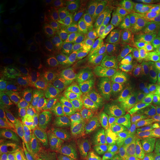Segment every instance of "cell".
<instances>
[{
	"instance_id": "6da1fadb",
	"label": "cell",
	"mask_w": 160,
	"mask_h": 160,
	"mask_svg": "<svg viewBox=\"0 0 160 160\" xmlns=\"http://www.w3.org/2000/svg\"><path fill=\"white\" fill-rule=\"evenodd\" d=\"M128 103L141 129L151 128L159 109V104L144 88H138L134 92L126 95Z\"/></svg>"
},
{
	"instance_id": "7a4b0ae2",
	"label": "cell",
	"mask_w": 160,
	"mask_h": 160,
	"mask_svg": "<svg viewBox=\"0 0 160 160\" xmlns=\"http://www.w3.org/2000/svg\"><path fill=\"white\" fill-rule=\"evenodd\" d=\"M117 32V35L123 53L128 51L144 53L148 51L145 25L125 18L118 25Z\"/></svg>"
},
{
	"instance_id": "3957f363",
	"label": "cell",
	"mask_w": 160,
	"mask_h": 160,
	"mask_svg": "<svg viewBox=\"0 0 160 160\" xmlns=\"http://www.w3.org/2000/svg\"><path fill=\"white\" fill-rule=\"evenodd\" d=\"M107 74L113 88L121 94L128 95L139 88L141 79L118 57L109 60Z\"/></svg>"
},
{
	"instance_id": "277c9868",
	"label": "cell",
	"mask_w": 160,
	"mask_h": 160,
	"mask_svg": "<svg viewBox=\"0 0 160 160\" xmlns=\"http://www.w3.org/2000/svg\"><path fill=\"white\" fill-rule=\"evenodd\" d=\"M84 93L90 110L95 113L98 122L102 125L112 101L108 88L101 80H91L88 82Z\"/></svg>"
},
{
	"instance_id": "5b68a950",
	"label": "cell",
	"mask_w": 160,
	"mask_h": 160,
	"mask_svg": "<svg viewBox=\"0 0 160 160\" xmlns=\"http://www.w3.org/2000/svg\"><path fill=\"white\" fill-rule=\"evenodd\" d=\"M30 67L31 63L19 64L13 68L12 76L17 94L27 105L31 106L42 93L32 79Z\"/></svg>"
},
{
	"instance_id": "8992f818",
	"label": "cell",
	"mask_w": 160,
	"mask_h": 160,
	"mask_svg": "<svg viewBox=\"0 0 160 160\" xmlns=\"http://www.w3.org/2000/svg\"><path fill=\"white\" fill-rule=\"evenodd\" d=\"M109 119L117 128L128 133H137L141 128L134 113L125 98L115 97L112 99L109 109Z\"/></svg>"
},
{
	"instance_id": "52a82bcc",
	"label": "cell",
	"mask_w": 160,
	"mask_h": 160,
	"mask_svg": "<svg viewBox=\"0 0 160 160\" xmlns=\"http://www.w3.org/2000/svg\"><path fill=\"white\" fill-rule=\"evenodd\" d=\"M160 17V1L157 0H136L125 16L137 22L144 24Z\"/></svg>"
},
{
	"instance_id": "ba28073f",
	"label": "cell",
	"mask_w": 160,
	"mask_h": 160,
	"mask_svg": "<svg viewBox=\"0 0 160 160\" xmlns=\"http://www.w3.org/2000/svg\"><path fill=\"white\" fill-rule=\"evenodd\" d=\"M97 48L104 61L111 60L123 53L117 33L113 30H105L98 35Z\"/></svg>"
},
{
	"instance_id": "9c48e42d",
	"label": "cell",
	"mask_w": 160,
	"mask_h": 160,
	"mask_svg": "<svg viewBox=\"0 0 160 160\" xmlns=\"http://www.w3.org/2000/svg\"><path fill=\"white\" fill-rule=\"evenodd\" d=\"M117 57L141 80L152 72L151 60L141 52H125Z\"/></svg>"
},
{
	"instance_id": "30bf717a",
	"label": "cell",
	"mask_w": 160,
	"mask_h": 160,
	"mask_svg": "<svg viewBox=\"0 0 160 160\" xmlns=\"http://www.w3.org/2000/svg\"><path fill=\"white\" fill-rule=\"evenodd\" d=\"M37 147L42 155L48 160H71L66 148L57 139L42 136L37 140Z\"/></svg>"
},
{
	"instance_id": "8fae6325",
	"label": "cell",
	"mask_w": 160,
	"mask_h": 160,
	"mask_svg": "<svg viewBox=\"0 0 160 160\" xmlns=\"http://www.w3.org/2000/svg\"><path fill=\"white\" fill-rule=\"evenodd\" d=\"M116 160H148L140 144L134 139H127L115 151Z\"/></svg>"
},
{
	"instance_id": "7c38bea8",
	"label": "cell",
	"mask_w": 160,
	"mask_h": 160,
	"mask_svg": "<svg viewBox=\"0 0 160 160\" xmlns=\"http://www.w3.org/2000/svg\"><path fill=\"white\" fill-rule=\"evenodd\" d=\"M4 153L9 160H29L34 155V149L31 144L22 140L11 142L5 147Z\"/></svg>"
},
{
	"instance_id": "4fadbf2b",
	"label": "cell",
	"mask_w": 160,
	"mask_h": 160,
	"mask_svg": "<svg viewBox=\"0 0 160 160\" xmlns=\"http://www.w3.org/2000/svg\"><path fill=\"white\" fill-rule=\"evenodd\" d=\"M66 123L72 128L87 131L93 128L97 124L96 115L91 110H86L79 113L68 116Z\"/></svg>"
},
{
	"instance_id": "5bb4252c",
	"label": "cell",
	"mask_w": 160,
	"mask_h": 160,
	"mask_svg": "<svg viewBox=\"0 0 160 160\" xmlns=\"http://www.w3.org/2000/svg\"><path fill=\"white\" fill-rule=\"evenodd\" d=\"M93 22V11L91 3L85 1L80 3L77 17V30L82 38H87L91 33Z\"/></svg>"
},
{
	"instance_id": "9a60e30c",
	"label": "cell",
	"mask_w": 160,
	"mask_h": 160,
	"mask_svg": "<svg viewBox=\"0 0 160 160\" xmlns=\"http://www.w3.org/2000/svg\"><path fill=\"white\" fill-rule=\"evenodd\" d=\"M140 146L148 160H160V136L151 131L141 137Z\"/></svg>"
},
{
	"instance_id": "2e32d148",
	"label": "cell",
	"mask_w": 160,
	"mask_h": 160,
	"mask_svg": "<svg viewBox=\"0 0 160 160\" xmlns=\"http://www.w3.org/2000/svg\"><path fill=\"white\" fill-rule=\"evenodd\" d=\"M54 68L55 66L37 65L33 63H31L30 73L32 79L42 93L45 91L46 85L53 76Z\"/></svg>"
},
{
	"instance_id": "e0dca14e",
	"label": "cell",
	"mask_w": 160,
	"mask_h": 160,
	"mask_svg": "<svg viewBox=\"0 0 160 160\" xmlns=\"http://www.w3.org/2000/svg\"><path fill=\"white\" fill-rule=\"evenodd\" d=\"M148 51L157 53L160 51V17L145 24Z\"/></svg>"
},
{
	"instance_id": "ac0fdd59",
	"label": "cell",
	"mask_w": 160,
	"mask_h": 160,
	"mask_svg": "<svg viewBox=\"0 0 160 160\" xmlns=\"http://www.w3.org/2000/svg\"><path fill=\"white\" fill-rule=\"evenodd\" d=\"M66 2L64 0H44L42 2L39 12L43 16L44 22H51L56 19L65 8Z\"/></svg>"
},
{
	"instance_id": "d6986e66",
	"label": "cell",
	"mask_w": 160,
	"mask_h": 160,
	"mask_svg": "<svg viewBox=\"0 0 160 160\" xmlns=\"http://www.w3.org/2000/svg\"><path fill=\"white\" fill-rule=\"evenodd\" d=\"M23 125L22 118L13 108L6 117L0 119L1 131L6 134L18 133L22 129Z\"/></svg>"
},
{
	"instance_id": "ffe728a7",
	"label": "cell",
	"mask_w": 160,
	"mask_h": 160,
	"mask_svg": "<svg viewBox=\"0 0 160 160\" xmlns=\"http://www.w3.org/2000/svg\"><path fill=\"white\" fill-rule=\"evenodd\" d=\"M77 154L79 160H105L101 146L94 142L84 143Z\"/></svg>"
},
{
	"instance_id": "44dd1931",
	"label": "cell",
	"mask_w": 160,
	"mask_h": 160,
	"mask_svg": "<svg viewBox=\"0 0 160 160\" xmlns=\"http://www.w3.org/2000/svg\"><path fill=\"white\" fill-rule=\"evenodd\" d=\"M142 85L155 101L160 104V71H152L141 80Z\"/></svg>"
},
{
	"instance_id": "7402d4cb",
	"label": "cell",
	"mask_w": 160,
	"mask_h": 160,
	"mask_svg": "<svg viewBox=\"0 0 160 160\" xmlns=\"http://www.w3.org/2000/svg\"><path fill=\"white\" fill-rule=\"evenodd\" d=\"M86 110H90V108L84 91L78 93L65 105V111L68 115L74 114V113H79Z\"/></svg>"
},
{
	"instance_id": "603a6c76",
	"label": "cell",
	"mask_w": 160,
	"mask_h": 160,
	"mask_svg": "<svg viewBox=\"0 0 160 160\" xmlns=\"http://www.w3.org/2000/svg\"><path fill=\"white\" fill-rule=\"evenodd\" d=\"M107 9L113 17L127 15L132 5L134 3L133 0H108L105 1Z\"/></svg>"
},
{
	"instance_id": "cb8c5ba5",
	"label": "cell",
	"mask_w": 160,
	"mask_h": 160,
	"mask_svg": "<svg viewBox=\"0 0 160 160\" xmlns=\"http://www.w3.org/2000/svg\"><path fill=\"white\" fill-rule=\"evenodd\" d=\"M59 104L53 98L47 94L43 96L39 103V111L43 117L53 119L57 116Z\"/></svg>"
},
{
	"instance_id": "d4e9b609",
	"label": "cell",
	"mask_w": 160,
	"mask_h": 160,
	"mask_svg": "<svg viewBox=\"0 0 160 160\" xmlns=\"http://www.w3.org/2000/svg\"><path fill=\"white\" fill-rule=\"evenodd\" d=\"M8 55L11 61L19 63V65L28 64V62L31 61L33 57V53L31 50L20 47H16L10 49Z\"/></svg>"
},
{
	"instance_id": "484cf974",
	"label": "cell",
	"mask_w": 160,
	"mask_h": 160,
	"mask_svg": "<svg viewBox=\"0 0 160 160\" xmlns=\"http://www.w3.org/2000/svg\"><path fill=\"white\" fill-rule=\"evenodd\" d=\"M45 92L48 96L54 99L59 105H62L63 101V93L59 79L56 74H53L51 77L46 85Z\"/></svg>"
},
{
	"instance_id": "4316f807",
	"label": "cell",
	"mask_w": 160,
	"mask_h": 160,
	"mask_svg": "<svg viewBox=\"0 0 160 160\" xmlns=\"http://www.w3.org/2000/svg\"><path fill=\"white\" fill-rule=\"evenodd\" d=\"M13 8H14V3L11 4L10 5L6 6L1 9V13H0V31H1V33H5L13 28L11 25Z\"/></svg>"
},
{
	"instance_id": "83f0119b",
	"label": "cell",
	"mask_w": 160,
	"mask_h": 160,
	"mask_svg": "<svg viewBox=\"0 0 160 160\" xmlns=\"http://www.w3.org/2000/svg\"><path fill=\"white\" fill-rule=\"evenodd\" d=\"M42 21H43V16L40 12H39V14L36 16L31 19L27 20L23 23L22 28L25 34H28V33H33L39 31L40 28H42Z\"/></svg>"
},
{
	"instance_id": "f1b7e54d",
	"label": "cell",
	"mask_w": 160,
	"mask_h": 160,
	"mask_svg": "<svg viewBox=\"0 0 160 160\" xmlns=\"http://www.w3.org/2000/svg\"><path fill=\"white\" fill-rule=\"evenodd\" d=\"M34 65L42 66H55L52 52L48 51L42 54L33 62Z\"/></svg>"
},
{
	"instance_id": "f546056e",
	"label": "cell",
	"mask_w": 160,
	"mask_h": 160,
	"mask_svg": "<svg viewBox=\"0 0 160 160\" xmlns=\"http://www.w3.org/2000/svg\"><path fill=\"white\" fill-rule=\"evenodd\" d=\"M12 110H13L12 106L5 99L2 98L1 105H0V119L6 117Z\"/></svg>"
},
{
	"instance_id": "4dcf8cb0",
	"label": "cell",
	"mask_w": 160,
	"mask_h": 160,
	"mask_svg": "<svg viewBox=\"0 0 160 160\" xmlns=\"http://www.w3.org/2000/svg\"><path fill=\"white\" fill-rule=\"evenodd\" d=\"M68 40V33L67 32L64 31H61L60 32H58L57 37V42L58 47L60 48H63L66 45Z\"/></svg>"
},
{
	"instance_id": "1f68e13d",
	"label": "cell",
	"mask_w": 160,
	"mask_h": 160,
	"mask_svg": "<svg viewBox=\"0 0 160 160\" xmlns=\"http://www.w3.org/2000/svg\"><path fill=\"white\" fill-rule=\"evenodd\" d=\"M151 130L154 132L155 133L160 136V108L159 107L157 114L153 120V122L152 124Z\"/></svg>"
},
{
	"instance_id": "d6a6232c",
	"label": "cell",
	"mask_w": 160,
	"mask_h": 160,
	"mask_svg": "<svg viewBox=\"0 0 160 160\" xmlns=\"http://www.w3.org/2000/svg\"><path fill=\"white\" fill-rule=\"evenodd\" d=\"M152 71H160V51L154 53L152 61Z\"/></svg>"
},
{
	"instance_id": "836d02e7",
	"label": "cell",
	"mask_w": 160,
	"mask_h": 160,
	"mask_svg": "<svg viewBox=\"0 0 160 160\" xmlns=\"http://www.w3.org/2000/svg\"><path fill=\"white\" fill-rule=\"evenodd\" d=\"M159 108H160V104H159Z\"/></svg>"
}]
</instances>
